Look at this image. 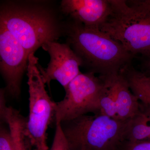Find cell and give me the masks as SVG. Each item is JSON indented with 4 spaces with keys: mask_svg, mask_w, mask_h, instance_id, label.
Wrapping results in <instances>:
<instances>
[{
    "mask_svg": "<svg viewBox=\"0 0 150 150\" xmlns=\"http://www.w3.org/2000/svg\"><path fill=\"white\" fill-rule=\"evenodd\" d=\"M128 122L99 113L60 124L70 150H118L125 140Z\"/></svg>",
    "mask_w": 150,
    "mask_h": 150,
    "instance_id": "obj_4",
    "label": "cell"
},
{
    "mask_svg": "<svg viewBox=\"0 0 150 150\" xmlns=\"http://www.w3.org/2000/svg\"><path fill=\"white\" fill-rule=\"evenodd\" d=\"M118 150H150V140L137 142L125 140Z\"/></svg>",
    "mask_w": 150,
    "mask_h": 150,
    "instance_id": "obj_14",
    "label": "cell"
},
{
    "mask_svg": "<svg viewBox=\"0 0 150 150\" xmlns=\"http://www.w3.org/2000/svg\"><path fill=\"white\" fill-rule=\"evenodd\" d=\"M73 50L91 70L100 76L119 74L130 65L134 56L121 44L99 29L90 28L74 21L68 30Z\"/></svg>",
    "mask_w": 150,
    "mask_h": 150,
    "instance_id": "obj_1",
    "label": "cell"
},
{
    "mask_svg": "<svg viewBox=\"0 0 150 150\" xmlns=\"http://www.w3.org/2000/svg\"><path fill=\"white\" fill-rule=\"evenodd\" d=\"M28 56L18 40L0 25V70L6 84L5 93L14 98L20 94L23 76L27 71Z\"/></svg>",
    "mask_w": 150,
    "mask_h": 150,
    "instance_id": "obj_7",
    "label": "cell"
},
{
    "mask_svg": "<svg viewBox=\"0 0 150 150\" xmlns=\"http://www.w3.org/2000/svg\"><path fill=\"white\" fill-rule=\"evenodd\" d=\"M0 25L13 35L28 55L60 35L59 25L41 6L11 2L1 6Z\"/></svg>",
    "mask_w": 150,
    "mask_h": 150,
    "instance_id": "obj_3",
    "label": "cell"
},
{
    "mask_svg": "<svg viewBox=\"0 0 150 150\" xmlns=\"http://www.w3.org/2000/svg\"><path fill=\"white\" fill-rule=\"evenodd\" d=\"M61 7L74 21L99 30L111 12L109 0H63Z\"/></svg>",
    "mask_w": 150,
    "mask_h": 150,
    "instance_id": "obj_10",
    "label": "cell"
},
{
    "mask_svg": "<svg viewBox=\"0 0 150 150\" xmlns=\"http://www.w3.org/2000/svg\"><path fill=\"white\" fill-rule=\"evenodd\" d=\"M94 73H81L65 89L64 99L56 103L54 123L70 121L89 112L100 113V101L105 83Z\"/></svg>",
    "mask_w": 150,
    "mask_h": 150,
    "instance_id": "obj_6",
    "label": "cell"
},
{
    "mask_svg": "<svg viewBox=\"0 0 150 150\" xmlns=\"http://www.w3.org/2000/svg\"><path fill=\"white\" fill-rule=\"evenodd\" d=\"M126 138L132 142L150 140V106L140 101L138 114L129 121Z\"/></svg>",
    "mask_w": 150,
    "mask_h": 150,
    "instance_id": "obj_12",
    "label": "cell"
},
{
    "mask_svg": "<svg viewBox=\"0 0 150 150\" xmlns=\"http://www.w3.org/2000/svg\"><path fill=\"white\" fill-rule=\"evenodd\" d=\"M148 72L147 73H144L147 76H148L150 77V60L149 61V62H148Z\"/></svg>",
    "mask_w": 150,
    "mask_h": 150,
    "instance_id": "obj_15",
    "label": "cell"
},
{
    "mask_svg": "<svg viewBox=\"0 0 150 150\" xmlns=\"http://www.w3.org/2000/svg\"><path fill=\"white\" fill-rule=\"evenodd\" d=\"M111 12L100 30L135 57L150 59V0H109Z\"/></svg>",
    "mask_w": 150,
    "mask_h": 150,
    "instance_id": "obj_2",
    "label": "cell"
},
{
    "mask_svg": "<svg viewBox=\"0 0 150 150\" xmlns=\"http://www.w3.org/2000/svg\"><path fill=\"white\" fill-rule=\"evenodd\" d=\"M120 73L127 81L130 89L140 102L150 106V77L144 73L135 69L131 65Z\"/></svg>",
    "mask_w": 150,
    "mask_h": 150,
    "instance_id": "obj_11",
    "label": "cell"
},
{
    "mask_svg": "<svg viewBox=\"0 0 150 150\" xmlns=\"http://www.w3.org/2000/svg\"><path fill=\"white\" fill-rule=\"evenodd\" d=\"M50 150H70L60 123L56 125L55 136Z\"/></svg>",
    "mask_w": 150,
    "mask_h": 150,
    "instance_id": "obj_13",
    "label": "cell"
},
{
    "mask_svg": "<svg viewBox=\"0 0 150 150\" xmlns=\"http://www.w3.org/2000/svg\"><path fill=\"white\" fill-rule=\"evenodd\" d=\"M38 64L35 53L30 54L27 71L29 95L27 129L32 150H48L47 130L54 122L57 103L46 91Z\"/></svg>",
    "mask_w": 150,
    "mask_h": 150,
    "instance_id": "obj_5",
    "label": "cell"
},
{
    "mask_svg": "<svg viewBox=\"0 0 150 150\" xmlns=\"http://www.w3.org/2000/svg\"><path fill=\"white\" fill-rule=\"evenodd\" d=\"M103 79L105 88L100 99V113L118 121H129L139 111V100L121 73Z\"/></svg>",
    "mask_w": 150,
    "mask_h": 150,
    "instance_id": "obj_8",
    "label": "cell"
},
{
    "mask_svg": "<svg viewBox=\"0 0 150 150\" xmlns=\"http://www.w3.org/2000/svg\"><path fill=\"white\" fill-rule=\"evenodd\" d=\"M42 48L50 56L47 68L44 69L38 64L43 81L48 86L51 81H58L65 89L81 74L79 68L83 65L81 59L69 44L50 41L44 44Z\"/></svg>",
    "mask_w": 150,
    "mask_h": 150,
    "instance_id": "obj_9",
    "label": "cell"
}]
</instances>
